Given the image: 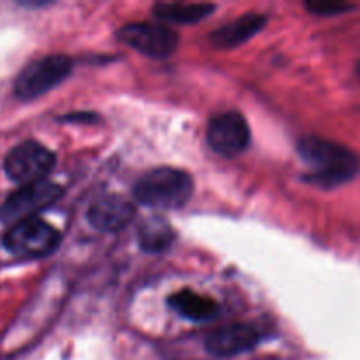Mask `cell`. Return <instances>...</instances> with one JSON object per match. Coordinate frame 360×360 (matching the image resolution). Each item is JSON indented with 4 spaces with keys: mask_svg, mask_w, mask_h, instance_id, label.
I'll list each match as a JSON object with an SVG mask.
<instances>
[{
    "mask_svg": "<svg viewBox=\"0 0 360 360\" xmlns=\"http://www.w3.org/2000/svg\"><path fill=\"white\" fill-rule=\"evenodd\" d=\"M297 151L309 169L304 179L320 188H336L345 185L360 171L357 153L336 141L316 136L302 137L297 144Z\"/></svg>",
    "mask_w": 360,
    "mask_h": 360,
    "instance_id": "6da1fadb",
    "label": "cell"
},
{
    "mask_svg": "<svg viewBox=\"0 0 360 360\" xmlns=\"http://www.w3.org/2000/svg\"><path fill=\"white\" fill-rule=\"evenodd\" d=\"M192 192V176L174 167L153 169L134 186L137 202L155 210H176L185 206Z\"/></svg>",
    "mask_w": 360,
    "mask_h": 360,
    "instance_id": "7a4b0ae2",
    "label": "cell"
},
{
    "mask_svg": "<svg viewBox=\"0 0 360 360\" xmlns=\"http://www.w3.org/2000/svg\"><path fill=\"white\" fill-rule=\"evenodd\" d=\"M72 72V60L65 55H48L28 63L14 81V94L21 101H34L58 86Z\"/></svg>",
    "mask_w": 360,
    "mask_h": 360,
    "instance_id": "3957f363",
    "label": "cell"
},
{
    "mask_svg": "<svg viewBox=\"0 0 360 360\" xmlns=\"http://www.w3.org/2000/svg\"><path fill=\"white\" fill-rule=\"evenodd\" d=\"M60 239V232L53 225L34 217L11 225L9 231L4 234L2 243L13 255L39 259L51 255L58 248Z\"/></svg>",
    "mask_w": 360,
    "mask_h": 360,
    "instance_id": "277c9868",
    "label": "cell"
},
{
    "mask_svg": "<svg viewBox=\"0 0 360 360\" xmlns=\"http://www.w3.org/2000/svg\"><path fill=\"white\" fill-rule=\"evenodd\" d=\"M55 167V153L35 141H25L7 153L4 171L14 183L32 185L42 181Z\"/></svg>",
    "mask_w": 360,
    "mask_h": 360,
    "instance_id": "5b68a950",
    "label": "cell"
},
{
    "mask_svg": "<svg viewBox=\"0 0 360 360\" xmlns=\"http://www.w3.org/2000/svg\"><path fill=\"white\" fill-rule=\"evenodd\" d=\"M62 186L46 181V179L32 183V185H23L16 192L11 193L6 202L2 204L0 220L14 225L21 220H27V218H34L37 211L56 202L62 197Z\"/></svg>",
    "mask_w": 360,
    "mask_h": 360,
    "instance_id": "8992f818",
    "label": "cell"
},
{
    "mask_svg": "<svg viewBox=\"0 0 360 360\" xmlns=\"http://www.w3.org/2000/svg\"><path fill=\"white\" fill-rule=\"evenodd\" d=\"M207 143L224 157H238L250 146V127L245 116L236 111L220 112L207 123Z\"/></svg>",
    "mask_w": 360,
    "mask_h": 360,
    "instance_id": "52a82bcc",
    "label": "cell"
},
{
    "mask_svg": "<svg viewBox=\"0 0 360 360\" xmlns=\"http://www.w3.org/2000/svg\"><path fill=\"white\" fill-rule=\"evenodd\" d=\"M118 37L130 48L153 58H165L178 48L179 37L167 25L129 23L120 28Z\"/></svg>",
    "mask_w": 360,
    "mask_h": 360,
    "instance_id": "ba28073f",
    "label": "cell"
},
{
    "mask_svg": "<svg viewBox=\"0 0 360 360\" xmlns=\"http://www.w3.org/2000/svg\"><path fill=\"white\" fill-rule=\"evenodd\" d=\"M134 204L118 195L98 197L88 207L86 218L101 232H118L134 220Z\"/></svg>",
    "mask_w": 360,
    "mask_h": 360,
    "instance_id": "9c48e42d",
    "label": "cell"
},
{
    "mask_svg": "<svg viewBox=\"0 0 360 360\" xmlns=\"http://www.w3.org/2000/svg\"><path fill=\"white\" fill-rule=\"evenodd\" d=\"M259 340V333L253 327L245 323H232L207 334L204 347L214 357H232L252 350Z\"/></svg>",
    "mask_w": 360,
    "mask_h": 360,
    "instance_id": "30bf717a",
    "label": "cell"
},
{
    "mask_svg": "<svg viewBox=\"0 0 360 360\" xmlns=\"http://www.w3.org/2000/svg\"><path fill=\"white\" fill-rule=\"evenodd\" d=\"M266 16L259 13H246L238 20L231 21V23L224 25V27L217 28L213 34L210 35L211 44L221 49H231L236 46L245 44L246 41L259 34L266 25Z\"/></svg>",
    "mask_w": 360,
    "mask_h": 360,
    "instance_id": "8fae6325",
    "label": "cell"
},
{
    "mask_svg": "<svg viewBox=\"0 0 360 360\" xmlns=\"http://www.w3.org/2000/svg\"><path fill=\"white\" fill-rule=\"evenodd\" d=\"M169 306L174 311H178L183 319L192 320V322H207V320L214 319L220 311L217 301L188 290V288L172 294L169 297Z\"/></svg>",
    "mask_w": 360,
    "mask_h": 360,
    "instance_id": "7c38bea8",
    "label": "cell"
},
{
    "mask_svg": "<svg viewBox=\"0 0 360 360\" xmlns=\"http://www.w3.org/2000/svg\"><path fill=\"white\" fill-rule=\"evenodd\" d=\"M214 11L213 4H185V2H162L155 4L153 14L164 23L190 25L204 20Z\"/></svg>",
    "mask_w": 360,
    "mask_h": 360,
    "instance_id": "4fadbf2b",
    "label": "cell"
},
{
    "mask_svg": "<svg viewBox=\"0 0 360 360\" xmlns=\"http://www.w3.org/2000/svg\"><path fill=\"white\" fill-rule=\"evenodd\" d=\"M174 241V234L169 224L162 218H150L139 229L141 248L150 253L165 252Z\"/></svg>",
    "mask_w": 360,
    "mask_h": 360,
    "instance_id": "5bb4252c",
    "label": "cell"
},
{
    "mask_svg": "<svg viewBox=\"0 0 360 360\" xmlns=\"http://www.w3.org/2000/svg\"><path fill=\"white\" fill-rule=\"evenodd\" d=\"M306 9L316 16H338L347 11L355 9L354 4L347 2H333V0H316V2H306Z\"/></svg>",
    "mask_w": 360,
    "mask_h": 360,
    "instance_id": "9a60e30c",
    "label": "cell"
},
{
    "mask_svg": "<svg viewBox=\"0 0 360 360\" xmlns=\"http://www.w3.org/2000/svg\"><path fill=\"white\" fill-rule=\"evenodd\" d=\"M357 74H359V77H360V62L357 63Z\"/></svg>",
    "mask_w": 360,
    "mask_h": 360,
    "instance_id": "2e32d148",
    "label": "cell"
}]
</instances>
